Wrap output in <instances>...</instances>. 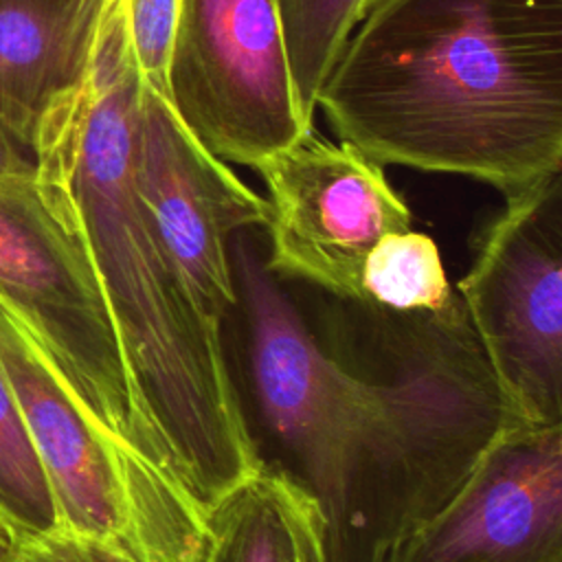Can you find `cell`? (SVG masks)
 I'll return each mask as SVG.
<instances>
[{
  "label": "cell",
  "mask_w": 562,
  "mask_h": 562,
  "mask_svg": "<svg viewBox=\"0 0 562 562\" xmlns=\"http://www.w3.org/2000/svg\"><path fill=\"white\" fill-rule=\"evenodd\" d=\"M235 281L274 465L314 498L325 562H382L516 422L461 296L437 312L349 301L340 325L316 329L248 252Z\"/></svg>",
  "instance_id": "1"
},
{
  "label": "cell",
  "mask_w": 562,
  "mask_h": 562,
  "mask_svg": "<svg viewBox=\"0 0 562 562\" xmlns=\"http://www.w3.org/2000/svg\"><path fill=\"white\" fill-rule=\"evenodd\" d=\"M316 108L382 167L520 191L562 171V0H378Z\"/></svg>",
  "instance_id": "2"
},
{
  "label": "cell",
  "mask_w": 562,
  "mask_h": 562,
  "mask_svg": "<svg viewBox=\"0 0 562 562\" xmlns=\"http://www.w3.org/2000/svg\"><path fill=\"white\" fill-rule=\"evenodd\" d=\"M140 88L123 0H112L83 79L46 108L31 158L42 198L94 268L134 393L165 400L220 367L224 331L198 310L143 204Z\"/></svg>",
  "instance_id": "3"
},
{
  "label": "cell",
  "mask_w": 562,
  "mask_h": 562,
  "mask_svg": "<svg viewBox=\"0 0 562 562\" xmlns=\"http://www.w3.org/2000/svg\"><path fill=\"white\" fill-rule=\"evenodd\" d=\"M457 294L507 413L562 426V171L505 195Z\"/></svg>",
  "instance_id": "4"
},
{
  "label": "cell",
  "mask_w": 562,
  "mask_h": 562,
  "mask_svg": "<svg viewBox=\"0 0 562 562\" xmlns=\"http://www.w3.org/2000/svg\"><path fill=\"white\" fill-rule=\"evenodd\" d=\"M167 99L228 165L255 169L312 127L296 101L272 0H180Z\"/></svg>",
  "instance_id": "5"
},
{
  "label": "cell",
  "mask_w": 562,
  "mask_h": 562,
  "mask_svg": "<svg viewBox=\"0 0 562 562\" xmlns=\"http://www.w3.org/2000/svg\"><path fill=\"white\" fill-rule=\"evenodd\" d=\"M268 189L274 277L307 281L336 299L362 301L360 274L371 248L411 228V209L384 167L314 125L255 167Z\"/></svg>",
  "instance_id": "6"
},
{
  "label": "cell",
  "mask_w": 562,
  "mask_h": 562,
  "mask_svg": "<svg viewBox=\"0 0 562 562\" xmlns=\"http://www.w3.org/2000/svg\"><path fill=\"white\" fill-rule=\"evenodd\" d=\"M136 180L154 233L198 310L224 327L239 307L228 244L235 233L268 224L266 198L213 156L187 130L167 94L145 81L136 127Z\"/></svg>",
  "instance_id": "7"
},
{
  "label": "cell",
  "mask_w": 562,
  "mask_h": 562,
  "mask_svg": "<svg viewBox=\"0 0 562 562\" xmlns=\"http://www.w3.org/2000/svg\"><path fill=\"white\" fill-rule=\"evenodd\" d=\"M382 562H562V426L507 424L457 494Z\"/></svg>",
  "instance_id": "8"
},
{
  "label": "cell",
  "mask_w": 562,
  "mask_h": 562,
  "mask_svg": "<svg viewBox=\"0 0 562 562\" xmlns=\"http://www.w3.org/2000/svg\"><path fill=\"white\" fill-rule=\"evenodd\" d=\"M0 362L48 479L59 527L112 542L138 560L134 507L121 459L2 301Z\"/></svg>",
  "instance_id": "9"
},
{
  "label": "cell",
  "mask_w": 562,
  "mask_h": 562,
  "mask_svg": "<svg viewBox=\"0 0 562 562\" xmlns=\"http://www.w3.org/2000/svg\"><path fill=\"white\" fill-rule=\"evenodd\" d=\"M112 0H0V125L31 154L46 108L75 88Z\"/></svg>",
  "instance_id": "10"
},
{
  "label": "cell",
  "mask_w": 562,
  "mask_h": 562,
  "mask_svg": "<svg viewBox=\"0 0 562 562\" xmlns=\"http://www.w3.org/2000/svg\"><path fill=\"white\" fill-rule=\"evenodd\" d=\"M321 540L323 520L314 498L263 459L211 509L204 562H299Z\"/></svg>",
  "instance_id": "11"
},
{
  "label": "cell",
  "mask_w": 562,
  "mask_h": 562,
  "mask_svg": "<svg viewBox=\"0 0 562 562\" xmlns=\"http://www.w3.org/2000/svg\"><path fill=\"white\" fill-rule=\"evenodd\" d=\"M299 108L314 125L318 94L378 0H272Z\"/></svg>",
  "instance_id": "12"
},
{
  "label": "cell",
  "mask_w": 562,
  "mask_h": 562,
  "mask_svg": "<svg viewBox=\"0 0 562 562\" xmlns=\"http://www.w3.org/2000/svg\"><path fill=\"white\" fill-rule=\"evenodd\" d=\"M360 288L364 303L391 312H437L457 296L437 244L411 228L391 233L371 248Z\"/></svg>",
  "instance_id": "13"
},
{
  "label": "cell",
  "mask_w": 562,
  "mask_h": 562,
  "mask_svg": "<svg viewBox=\"0 0 562 562\" xmlns=\"http://www.w3.org/2000/svg\"><path fill=\"white\" fill-rule=\"evenodd\" d=\"M0 516L22 531L59 527L55 498L0 362Z\"/></svg>",
  "instance_id": "14"
},
{
  "label": "cell",
  "mask_w": 562,
  "mask_h": 562,
  "mask_svg": "<svg viewBox=\"0 0 562 562\" xmlns=\"http://www.w3.org/2000/svg\"><path fill=\"white\" fill-rule=\"evenodd\" d=\"M0 562H138L130 551L66 527L50 531L15 529Z\"/></svg>",
  "instance_id": "15"
},
{
  "label": "cell",
  "mask_w": 562,
  "mask_h": 562,
  "mask_svg": "<svg viewBox=\"0 0 562 562\" xmlns=\"http://www.w3.org/2000/svg\"><path fill=\"white\" fill-rule=\"evenodd\" d=\"M33 176L31 154L0 125V180Z\"/></svg>",
  "instance_id": "16"
},
{
  "label": "cell",
  "mask_w": 562,
  "mask_h": 562,
  "mask_svg": "<svg viewBox=\"0 0 562 562\" xmlns=\"http://www.w3.org/2000/svg\"><path fill=\"white\" fill-rule=\"evenodd\" d=\"M299 562H325V544H323V540H321V542H314V544L303 553V558H301Z\"/></svg>",
  "instance_id": "17"
},
{
  "label": "cell",
  "mask_w": 562,
  "mask_h": 562,
  "mask_svg": "<svg viewBox=\"0 0 562 562\" xmlns=\"http://www.w3.org/2000/svg\"><path fill=\"white\" fill-rule=\"evenodd\" d=\"M13 531H15V527H13L9 520H4V518L0 516V555H2V551L7 549V544H9L11 536H13Z\"/></svg>",
  "instance_id": "18"
}]
</instances>
